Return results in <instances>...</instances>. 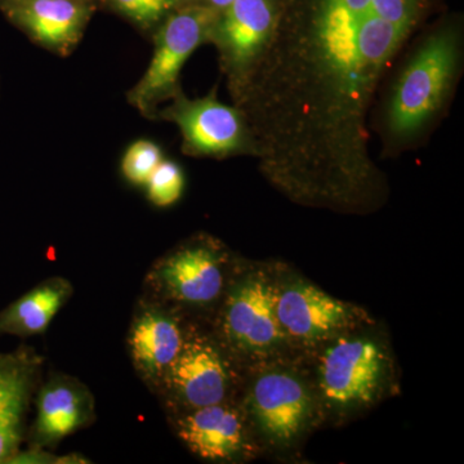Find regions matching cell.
<instances>
[{
  "mask_svg": "<svg viewBox=\"0 0 464 464\" xmlns=\"http://www.w3.org/2000/svg\"><path fill=\"white\" fill-rule=\"evenodd\" d=\"M448 0H280L239 102L259 169L290 199L365 209L386 191L369 118L382 81Z\"/></svg>",
  "mask_w": 464,
  "mask_h": 464,
  "instance_id": "1",
  "label": "cell"
},
{
  "mask_svg": "<svg viewBox=\"0 0 464 464\" xmlns=\"http://www.w3.org/2000/svg\"><path fill=\"white\" fill-rule=\"evenodd\" d=\"M464 72V14L447 11L420 30L382 81L369 130L383 159L426 148L450 112Z\"/></svg>",
  "mask_w": 464,
  "mask_h": 464,
  "instance_id": "2",
  "label": "cell"
},
{
  "mask_svg": "<svg viewBox=\"0 0 464 464\" xmlns=\"http://www.w3.org/2000/svg\"><path fill=\"white\" fill-rule=\"evenodd\" d=\"M218 12L206 5H181L152 34L154 52L148 70L127 92L128 103L143 118L157 121L161 106L183 91V66L198 48L209 44Z\"/></svg>",
  "mask_w": 464,
  "mask_h": 464,
  "instance_id": "3",
  "label": "cell"
},
{
  "mask_svg": "<svg viewBox=\"0 0 464 464\" xmlns=\"http://www.w3.org/2000/svg\"><path fill=\"white\" fill-rule=\"evenodd\" d=\"M157 121L177 125L186 157L224 160L237 157L258 159L259 146L246 115L239 106L226 105L217 87L198 99L181 91L158 111Z\"/></svg>",
  "mask_w": 464,
  "mask_h": 464,
  "instance_id": "4",
  "label": "cell"
},
{
  "mask_svg": "<svg viewBox=\"0 0 464 464\" xmlns=\"http://www.w3.org/2000/svg\"><path fill=\"white\" fill-rule=\"evenodd\" d=\"M227 261L219 241L200 235L170 250L149 268L143 295L172 308L212 306L224 293Z\"/></svg>",
  "mask_w": 464,
  "mask_h": 464,
  "instance_id": "5",
  "label": "cell"
},
{
  "mask_svg": "<svg viewBox=\"0 0 464 464\" xmlns=\"http://www.w3.org/2000/svg\"><path fill=\"white\" fill-rule=\"evenodd\" d=\"M279 5L280 0H232L219 9L209 44L218 53L219 69L234 105L273 38Z\"/></svg>",
  "mask_w": 464,
  "mask_h": 464,
  "instance_id": "6",
  "label": "cell"
},
{
  "mask_svg": "<svg viewBox=\"0 0 464 464\" xmlns=\"http://www.w3.org/2000/svg\"><path fill=\"white\" fill-rule=\"evenodd\" d=\"M230 389V365L219 344L188 329L179 356L155 393L179 414L227 402Z\"/></svg>",
  "mask_w": 464,
  "mask_h": 464,
  "instance_id": "7",
  "label": "cell"
},
{
  "mask_svg": "<svg viewBox=\"0 0 464 464\" xmlns=\"http://www.w3.org/2000/svg\"><path fill=\"white\" fill-rule=\"evenodd\" d=\"M188 329L176 310L143 295L134 307L127 347L140 380L157 392L185 342Z\"/></svg>",
  "mask_w": 464,
  "mask_h": 464,
  "instance_id": "8",
  "label": "cell"
},
{
  "mask_svg": "<svg viewBox=\"0 0 464 464\" xmlns=\"http://www.w3.org/2000/svg\"><path fill=\"white\" fill-rule=\"evenodd\" d=\"M97 0H5L0 14L43 50L67 57L83 39Z\"/></svg>",
  "mask_w": 464,
  "mask_h": 464,
  "instance_id": "9",
  "label": "cell"
},
{
  "mask_svg": "<svg viewBox=\"0 0 464 464\" xmlns=\"http://www.w3.org/2000/svg\"><path fill=\"white\" fill-rule=\"evenodd\" d=\"M219 333L228 347L243 353H261L276 346L283 329L273 289L255 276L235 284L222 308Z\"/></svg>",
  "mask_w": 464,
  "mask_h": 464,
  "instance_id": "10",
  "label": "cell"
},
{
  "mask_svg": "<svg viewBox=\"0 0 464 464\" xmlns=\"http://www.w3.org/2000/svg\"><path fill=\"white\" fill-rule=\"evenodd\" d=\"M35 398V420L26 436L29 448L50 450L96 420V400L83 382L72 375L51 374Z\"/></svg>",
  "mask_w": 464,
  "mask_h": 464,
  "instance_id": "11",
  "label": "cell"
},
{
  "mask_svg": "<svg viewBox=\"0 0 464 464\" xmlns=\"http://www.w3.org/2000/svg\"><path fill=\"white\" fill-rule=\"evenodd\" d=\"M384 373V355L369 340H341L324 356L320 381L325 398L334 405L365 404L377 395Z\"/></svg>",
  "mask_w": 464,
  "mask_h": 464,
  "instance_id": "12",
  "label": "cell"
},
{
  "mask_svg": "<svg viewBox=\"0 0 464 464\" xmlns=\"http://www.w3.org/2000/svg\"><path fill=\"white\" fill-rule=\"evenodd\" d=\"M43 364L44 357L26 344L0 353V464H9L25 441L26 417Z\"/></svg>",
  "mask_w": 464,
  "mask_h": 464,
  "instance_id": "13",
  "label": "cell"
},
{
  "mask_svg": "<svg viewBox=\"0 0 464 464\" xmlns=\"http://www.w3.org/2000/svg\"><path fill=\"white\" fill-rule=\"evenodd\" d=\"M275 310L283 332L302 341H323L347 331L356 313L344 302L315 286L297 284L275 295Z\"/></svg>",
  "mask_w": 464,
  "mask_h": 464,
  "instance_id": "14",
  "label": "cell"
},
{
  "mask_svg": "<svg viewBox=\"0 0 464 464\" xmlns=\"http://www.w3.org/2000/svg\"><path fill=\"white\" fill-rule=\"evenodd\" d=\"M174 429L192 454L209 462H231L246 447L243 418L228 402L176 414Z\"/></svg>",
  "mask_w": 464,
  "mask_h": 464,
  "instance_id": "15",
  "label": "cell"
},
{
  "mask_svg": "<svg viewBox=\"0 0 464 464\" xmlns=\"http://www.w3.org/2000/svg\"><path fill=\"white\" fill-rule=\"evenodd\" d=\"M250 406L258 426L276 441H290L310 417L311 402L304 384L286 373L259 377L250 392Z\"/></svg>",
  "mask_w": 464,
  "mask_h": 464,
  "instance_id": "16",
  "label": "cell"
},
{
  "mask_svg": "<svg viewBox=\"0 0 464 464\" xmlns=\"http://www.w3.org/2000/svg\"><path fill=\"white\" fill-rule=\"evenodd\" d=\"M72 293L74 286L65 277L43 280L0 311V335L26 338L43 334Z\"/></svg>",
  "mask_w": 464,
  "mask_h": 464,
  "instance_id": "17",
  "label": "cell"
},
{
  "mask_svg": "<svg viewBox=\"0 0 464 464\" xmlns=\"http://www.w3.org/2000/svg\"><path fill=\"white\" fill-rule=\"evenodd\" d=\"M97 3L100 11L123 18L149 39L174 9L182 5L181 0H97Z\"/></svg>",
  "mask_w": 464,
  "mask_h": 464,
  "instance_id": "18",
  "label": "cell"
},
{
  "mask_svg": "<svg viewBox=\"0 0 464 464\" xmlns=\"http://www.w3.org/2000/svg\"><path fill=\"white\" fill-rule=\"evenodd\" d=\"M145 186L148 199L155 207L168 208L181 199L185 190V174L176 161L163 159Z\"/></svg>",
  "mask_w": 464,
  "mask_h": 464,
  "instance_id": "19",
  "label": "cell"
},
{
  "mask_svg": "<svg viewBox=\"0 0 464 464\" xmlns=\"http://www.w3.org/2000/svg\"><path fill=\"white\" fill-rule=\"evenodd\" d=\"M163 150L150 140H137L125 150L121 173L134 186H145L149 177L163 161Z\"/></svg>",
  "mask_w": 464,
  "mask_h": 464,
  "instance_id": "20",
  "label": "cell"
},
{
  "mask_svg": "<svg viewBox=\"0 0 464 464\" xmlns=\"http://www.w3.org/2000/svg\"><path fill=\"white\" fill-rule=\"evenodd\" d=\"M231 2L232 0H181V5H206V7L222 9L225 8L226 5H230Z\"/></svg>",
  "mask_w": 464,
  "mask_h": 464,
  "instance_id": "21",
  "label": "cell"
},
{
  "mask_svg": "<svg viewBox=\"0 0 464 464\" xmlns=\"http://www.w3.org/2000/svg\"><path fill=\"white\" fill-rule=\"evenodd\" d=\"M5 0H0V5H2V3H5Z\"/></svg>",
  "mask_w": 464,
  "mask_h": 464,
  "instance_id": "22",
  "label": "cell"
}]
</instances>
